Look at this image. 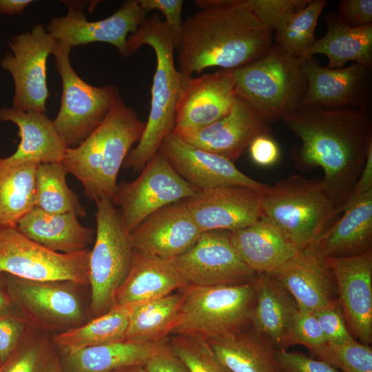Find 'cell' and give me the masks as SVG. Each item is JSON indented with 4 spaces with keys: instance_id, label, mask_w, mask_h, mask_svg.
<instances>
[{
    "instance_id": "cell-1",
    "label": "cell",
    "mask_w": 372,
    "mask_h": 372,
    "mask_svg": "<svg viewBox=\"0 0 372 372\" xmlns=\"http://www.w3.org/2000/svg\"><path fill=\"white\" fill-rule=\"evenodd\" d=\"M281 120L301 142L291 151L294 165L304 172L322 169L324 191L341 214L372 145L370 110L303 104Z\"/></svg>"
},
{
    "instance_id": "cell-2",
    "label": "cell",
    "mask_w": 372,
    "mask_h": 372,
    "mask_svg": "<svg viewBox=\"0 0 372 372\" xmlns=\"http://www.w3.org/2000/svg\"><path fill=\"white\" fill-rule=\"evenodd\" d=\"M200 8L182 24L175 45L178 70L187 77L207 68L235 70L265 55L273 30L264 25L246 0H197Z\"/></svg>"
},
{
    "instance_id": "cell-3",
    "label": "cell",
    "mask_w": 372,
    "mask_h": 372,
    "mask_svg": "<svg viewBox=\"0 0 372 372\" xmlns=\"http://www.w3.org/2000/svg\"><path fill=\"white\" fill-rule=\"evenodd\" d=\"M143 45L154 50L156 67L147 122L138 144L130 151L122 165L135 173L141 172L152 160L163 141L173 132L176 105L188 78L175 67L173 36L158 13L146 17L137 30L129 34L126 57L136 54Z\"/></svg>"
},
{
    "instance_id": "cell-4",
    "label": "cell",
    "mask_w": 372,
    "mask_h": 372,
    "mask_svg": "<svg viewBox=\"0 0 372 372\" xmlns=\"http://www.w3.org/2000/svg\"><path fill=\"white\" fill-rule=\"evenodd\" d=\"M145 127V123L120 96L95 131L79 145L67 148L61 164L82 183L87 198L95 202L112 199L120 168Z\"/></svg>"
},
{
    "instance_id": "cell-5",
    "label": "cell",
    "mask_w": 372,
    "mask_h": 372,
    "mask_svg": "<svg viewBox=\"0 0 372 372\" xmlns=\"http://www.w3.org/2000/svg\"><path fill=\"white\" fill-rule=\"evenodd\" d=\"M259 194L261 217L280 229L299 251L311 245L340 214L319 178L291 175L267 185Z\"/></svg>"
},
{
    "instance_id": "cell-6",
    "label": "cell",
    "mask_w": 372,
    "mask_h": 372,
    "mask_svg": "<svg viewBox=\"0 0 372 372\" xmlns=\"http://www.w3.org/2000/svg\"><path fill=\"white\" fill-rule=\"evenodd\" d=\"M231 72L237 96L269 124L298 108L307 91L300 59L276 43L258 60Z\"/></svg>"
},
{
    "instance_id": "cell-7",
    "label": "cell",
    "mask_w": 372,
    "mask_h": 372,
    "mask_svg": "<svg viewBox=\"0 0 372 372\" xmlns=\"http://www.w3.org/2000/svg\"><path fill=\"white\" fill-rule=\"evenodd\" d=\"M256 289V278L231 285H187L180 289L183 301L171 335L208 341L243 331L249 324Z\"/></svg>"
},
{
    "instance_id": "cell-8",
    "label": "cell",
    "mask_w": 372,
    "mask_h": 372,
    "mask_svg": "<svg viewBox=\"0 0 372 372\" xmlns=\"http://www.w3.org/2000/svg\"><path fill=\"white\" fill-rule=\"evenodd\" d=\"M96 205V238L88 266L92 318L106 313L116 304L117 290L129 273L133 255L129 234L112 200L101 198Z\"/></svg>"
},
{
    "instance_id": "cell-9",
    "label": "cell",
    "mask_w": 372,
    "mask_h": 372,
    "mask_svg": "<svg viewBox=\"0 0 372 372\" xmlns=\"http://www.w3.org/2000/svg\"><path fill=\"white\" fill-rule=\"evenodd\" d=\"M72 48L56 41L52 53L62 83L60 109L52 121L68 147L79 145L95 131L121 96L114 85L98 87L84 81L71 65Z\"/></svg>"
},
{
    "instance_id": "cell-10",
    "label": "cell",
    "mask_w": 372,
    "mask_h": 372,
    "mask_svg": "<svg viewBox=\"0 0 372 372\" xmlns=\"http://www.w3.org/2000/svg\"><path fill=\"white\" fill-rule=\"evenodd\" d=\"M90 250L53 251L23 235L17 227L0 226V273L34 281L88 283Z\"/></svg>"
},
{
    "instance_id": "cell-11",
    "label": "cell",
    "mask_w": 372,
    "mask_h": 372,
    "mask_svg": "<svg viewBox=\"0 0 372 372\" xmlns=\"http://www.w3.org/2000/svg\"><path fill=\"white\" fill-rule=\"evenodd\" d=\"M198 192L177 174L158 151L135 180L118 185L112 201L119 207L122 224L130 234L154 211Z\"/></svg>"
},
{
    "instance_id": "cell-12",
    "label": "cell",
    "mask_w": 372,
    "mask_h": 372,
    "mask_svg": "<svg viewBox=\"0 0 372 372\" xmlns=\"http://www.w3.org/2000/svg\"><path fill=\"white\" fill-rule=\"evenodd\" d=\"M13 305L29 324L59 333L85 323L86 313L70 281H34L6 274Z\"/></svg>"
},
{
    "instance_id": "cell-13",
    "label": "cell",
    "mask_w": 372,
    "mask_h": 372,
    "mask_svg": "<svg viewBox=\"0 0 372 372\" xmlns=\"http://www.w3.org/2000/svg\"><path fill=\"white\" fill-rule=\"evenodd\" d=\"M56 40L43 24L19 34L9 42L11 52L0 61V65L12 76L14 92L12 107L45 114L49 97L47 85V59Z\"/></svg>"
},
{
    "instance_id": "cell-14",
    "label": "cell",
    "mask_w": 372,
    "mask_h": 372,
    "mask_svg": "<svg viewBox=\"0 0 372 372\" xmlns=\"http://www.w3.org/2000/svg\"><path fill=\"white\" fill-rule=\"evenodd\" d=\"M172 260L187 285H238L258 276L242 261L226 230L203 232L190 249Z\"/></svg>"
},
{
    "instance_id": "cell-15",
    "label": "cell",
    "mask_w": 372,
    "mask_h": 372,
    "mask_svg": "<svg viewBox=\"0 0 372 372\" xmlns=\"http://www.w3.org/2000/svg\"><path fill=\"white\" fill-rule=\"evenodd\" d=\"M68 11L65 16L52 18L45 26L56 41L72 48L94 42L115 46L126 57L128 34L134 33L149 12L138 0H126L111 16L96 21H89L83 12L86 3L63 1Z\"/></svg>"
},
{
    "instance_id": "cell-16",
    "label": "cell",
    "mask_w": 372,
    "mask_h": 372,
    "mask_svg": "<svg viewBox=\"0 0 372 372\" xmlns=\"http://www.w3.org/2000/svg\"><path fill=\"white\" fill-rule=\"evenodd\" d=\"M300 60L307 82L302 105L315 104L331 110L371 109V70L355 63L345 68H324L313 56Z\"/></svg>"
},
{
    "instance_id": "cell-17",
    "label": "cell",
    "mask_w": 372,
    "mask_h": 372,
    "mask_svg": "<svg viewBox=\"0 0 372 372\" xmlns=\"http://www.w3.org/2000/svg\"><path fill=\"white\" fill-rule=\"evenodd\" d=\"M236 96L231 70L188 77L176 105L172 133L180 135L211 125L229 112Z\"/></svg>"
},
{
    "instance_id": "cell-18",
    "label": "cell",
    "mask_w": 372,
    "mask_h": 372,
    "mask_svg": "<svg viewBox=\"0 0 372 372\" xmlns=\"http://www.w3.org/2000/svg\"><path fill=\"white\" fill-rule=\"evenodd\" d=\"M158 151L198 191L228 185L261 190L267 185L242 173L229 160L189 145L172 132L163 141Z\"/></svg>"
},
{
    "instance_id": "cell-19",
    "label": "cell",
    "mask_w": 372,
    "mask_h": 372,
    "mask_svg": "<svg viewBox=\"0 0 372 372\" xmlns=\"http://www.w3.org/2000/svg\"><path fill=\"white\" fill-rule=\"evenodd\" d=\"M332 269L338 300L353 338L372 341V251L364 254L324 259Z\"/></svg>"
},
{
    "instance_id": "cell-20",
    "label": "cell",
    "mask_w": 372,
    "mask_h": 372,
    "mask_svg": "<svg viewBox=\"0 0 372 372\" xmlns=\"http://www.w3.org/2000/svg\"><path fill=\"white\" fill-rule=\"evenodd\" d=\"M259 191L241 185L222 186L198 191L183 202L202 232L233 231L261 218Z\"/></svg>"
},
{
    "instance_id": "cell-21",
    "label": "cell",
    "mask_w": 372,
    "mask_h": 372,
    "mask_svg": "<svg viewBox=\"0 0 372 372\" xmlns=\"http://www.w3.org/2000/svg\"><path fill=\"white\" fill-rule=\"evenodd\" d=\"M202 233L181 200L148 216L129 234V239L136 251L172 260L190 249Z\"/></svg>"
},
{
    "instance_id": "cell-22",
    "label": "cell",
    "mask_w": 372,
    "mask_h": 372,
    "mask_svg": "<svg viewBox=\"0 0 372 372\" xmlns=\"http://www.w3.org/2000/svg\"><path fill=\"white\" fill-rule=\"evenodd\" d=\"M265 134L271 135L269 123L237 96L224 117L198 131L177 136L189 145L234 163L256 137Z\"/></svg>"
},
{
    "instance_id": "cell-23",
    "label": "cell",
    "mask_w": 372,
    "mask_h": 372,
    "mask_svg": "<svg viewBox=\"0 0 372 372\" xmlns=\"http://www.w3.org/2000/svg\"><path fill=\"white\" fill-rule=\"evenodd\" d=\"M269 274L289 292L300 312L313 313L338 300L336 281L332 269L324 259L307 248Z\"/></svg>"
},
{
    "instance_id": "cell-24",
    "label": "cell",
    "mask_w": 372,
    "mask_h": 372,
    "mask_svg": "<svg viewBox=\"0 0 372 372\" xmlns=\"http://www.w3.org/2000/svg\"><path fill=\"white\" fill-rule=\"evenodd\" d=\"M342 213L307 247L322 259L352 257L372 251V190L346 205Z\"/></svg>"
},
{
    "instance_id": "cell-25",
    "label": "cell",
    "mask_w": 372,
    "mask_h": 372,
    "mask_svg": "<svg viewBox=\"0 0 372 372\" xmlns=\"http://www.w3.org/2000/svg\"><path fill=\"white\" fill-rule=\"evenodd\" d=\"M229 235L242 261L257 274L276 271L300 252L280 229L263 217L229 231Z\"/></svg>"
},
{
    "instance_id": "cell-26",
    "label": "cell",
    "mask_w": 372,
    "mask_h": 372,
    "mask_svg": "<svg viewBox=\"0 0 372 372\" xmlns=\"http://www.w3.org/2000/svg\"><path fill=\"white\" fill-rule=\"evenodd\" d=\"M0 121L19 128L21 141L17 150L6 157L12 163H61L68 147L45 114L12 107L0 108Z\"/></svg>"
},
{
    "instance_id": "cell-27",
    "label": "cell",
    "mask_w": 372,
    "mask_h": 372,
    "mask_svg": "<svg viewBox=\"0 0 372 372\" xmlns=\"http://www.w3.org/2000/svg\"><path fill=\"white\" fill-rule=\"evenodd\" d=\"M173 260L133 249L129 273L117 290L116 304L134 305L167 296L187 286Z\"/></svg>"
},
{
    "instance_id": "cell-28",
    "label": "cell",
    "mask_w": 372,
    "mask_h": 372,
    "mask_svg": "<svg viewBox=\"0 0 372 372\" xmlns=\"http://www.w3.org/2000/svg\"><path fill=\"white\" fill-rule=\"evenodd\" d=\"M256 298L249 316L252 331L282 349L299 311L289 292L273 276L258 274Z\"/></svg>"
},
{
    "instance_id": "cell-29",
    "label": "cell",
    "mask_w": 372,
    "mask_h": 372,
    "mask_svg": "<svg viewBox=\"0 0 372 372\" xmlns=\"http://www.w3.org/2000/svg\"><path fill=\"white\" fill-rule=\"evenodd\" d=\"M26 237L55 252L74 254L87 249L95 231L82 225L72 213L53 214L34 207L18 223Z\"/></svg>"
},
{
    "instance_id": "cell-30",
    "label": "cell",
    "mask_w": 372,
    "mask_h": 372,
    "mask_svg": "<svg viewBox=\"0 0 372 372\" xmlns=\"http://www.w3.org/2000/svg\"><path fill=\"white\" fill-rule=\"evenodd\" d=\"M326 34L317 39L303 57L321 54L329 59L328 68H343L349 61L372 68V24L353 28L343 23L336 12L324 14Z\"/></svg>"
},
{
    "instance_id": "cell-31",
    "label": "cell",
    "mask_w": 372,
    "mask_h": 372,
    "mask_svg": "<svg viewBox=\"0 0 372 372\" xmlns=\"http://www.w3.org/2000/svg\"><path fill=\"white\" fill-rule=\"evenodd\" d=\"M165 340L137 343L125 340L85 348L64 354V369L65 372H112L124 367L143 366Z\"/></svg>"
},
{
    "instance_id": "cell-32",
    "label": "cell",
    "mask_w": 372,
    "mask_h": 372,
    "mask_svg": "<svg viewBox=\"0 0 372 372\" xmlns=\"http://www.w3.org/2000/svg\"><path fill=\"white\" fill-rule=\"evenodd\" d=\"M219 361L231 372H280L275 346L253 331L207 341Z\"/></svg>"
},
{
    "instance_id": "cell-33",
    "label": "cell",
    "mask_w": 372,
    "mask_h": 372,
    "mask_svg": "<svg viewBox=\"0 0 372 372\" xmlns=\"http://www.w3.org/2000/svg\"><path fill=\"white\" fill-rule=\"evenodd\" d=\"M38 165L12 163L0 156V226L17 227L35 207Z\"/></svg>"
},
{
    "instance_id": "cell-34",
    "label": "cell",
    "mask_w": 372,
    "mask_h": 372,
    "mask_svg": "<svg viewBox=\"0 0 372 372\" xmlns=\"http://www.w3.org/2000/svg\"><path fill=\"white\" fill-rule=\"evenodd\" d=\"M130 309V305L115 304L83 324L56 333L53 335V340L63 355L125 340Z\"/></svg>"
},
{
    "instance_id": "cell-35",
    "label": "cell",
    "mask_w": 372,
    "mask_h": 372,
    "mask_svg": "<svg viewBox=\"0 0 372 372\" xmlns=\"http://www.w3.org/2000/svg\"><path fill=\"white\" fill-rule=\"evenodd\" d=\"M183 301L178 293L130 305L125 340L157 343L167 339L176 322Z\"/></svg>"
},
{
    "instance_id": "cell-36",
    "label": "cell",
    "mask_w": 372,
    "mask_h": 372,
    "mask_svg": "<svg viewBox=\"0 0 372 372\" xmlns=\"http://www.w3.org/2000/svg\"><path fill=\"white\" fill-rule=\"evenodd\" d=\"M51 333L28 325L0 372H65Z\"/></svg>"
},
{
    "instance_id": "cell-37",
    "label": "cell",
    "mask_w": 372,
    "mask_h": 372,
    "mask_svg": "<svg viewBox=\"0 0 372 372\" xmlns=\"http://www.w3.org/2000/svg\"><path fill=\"white\" fill-rule=\"evenodd\" d=\"M68 174L61 163L38 165L34 207L48 213H72L77 217L86 215L79 196L67 185Z\"/></svg>"
},
{
    "instance_id": "cell-38",
    "label": "cell",
    "mask_w": 372,
    "mask_h": 372,
    "mask_svg": "<svg viewBox=\"0 0 372 372\" xmlns=\"http://www.w3.org/2000/svg\"><path fill=\"white\" fill-rule=\"evenodd\" d=\"M327 3V0H310L290 14L275 30V43L294 58L303 57L317 40L316 27Z\"/></svg>"
},
{
    "instance_id": "cell-39",
    "label": "cell",
    "mask_w": 372,
    "mask_h": 372,
    "mask_svg": "<svg viewBox=\"0 0 372 372\" xmlns=\"http://www.w3.org/2000/svg\"><path fill=\"white\" fill-rule=\"evenodd\" d=\"M315 354L342 372H372L371 346L355 339L340 344L327 342Z\"/></svg>"
},
{
    "instance_id": "cell-40",
    "label": "cell",
    "mask_w": 372,
    "mask_h": 372,
    "mask_svg": "<svg viewBox=\"0 0 372 372\" xmlns=\"http://www.w3.org/2000/svg\"><path fill=\"white\" fill-rule=\"evenodd\" d=\"M169 342L189 372H231L219 361L206 340L174 335Z\"/></svg>"
},
{
    "instance_id": "cell-41",
    "label": "cell",
    "mask_w": 372,
    "mask_h": 372,
    "mask_svg": "<svg viewBox=\"0 0 372 372\" xmlns=\"http://www.w3.org/2000/svg\"><path fill=\"white\" fill-rule=\"evenodd\" d=\"M327 342L314 314L298 311L282 349H286L293 344H302L315 354Z\"/></svg>"
},
{
    "instance_id": "cell-42",
    "label": "cell",
    "mask_w": 372,
    "mask_h": 372,
    "mask_svg": "<svg viewBox=\"0 0 372 372\" xmlns=\"http://www.w3.org/2000/svg\"><path fill=\"white\" fill-rule=\"evenodd\" d=\"M310 0H246L261 22L275 30L292 12L304 8Z\"/></svg>"
},
{
    "instance_id": "cell-43",
    "label": "cell",
    "mask_w": 372,
    "mask_h": 372,
    "mask_svg": "<svg viewBox=\"0 0 372 372\" xmlns=\"http://www.w3.org/2000/svg\"><path fill=\"white\" fill-rule=\"evenodd\" d=\"M29 324L14 305L0 311V364L16 349Z\"/></svg>"
},
{
    "instance_id": "cell-44",
    "label": "cell",
    "mask_w": 372,
    "mask_h": 372,
    "mask_svg": "<svg viewBox=\"0 0 372 372\" xmlns=\"http://www.w3.org/2000/svg\"><path fill=\"white\" fill-rule=\"evenodd\" d=\"M313 313L327 342L340 344L354 339L348 329L338 300Z\"/></svg>"
},
{
    "instance_id": "cell-45",
    "label": "cell",
    "mask_w": 372,
    "mask_h": 372,
    "mask_svg": "<svg viewBox=\"0 0 372 372\" xmlns=\"http://www.w3.org/2000/svg\"><path fill=\"white\" fill-rule=\"evenodd\" d=\"M274 358L281 372H342L321 360H317L285 349H276Z\"/></svg>"
},
{
    "instance_id": "cell-46",
    "label": "cell",
    "mask_w": 372,
    "mask_h": 372,
    "mask_svg": "<svg viewBox=\"0 0 372 372\" xmlns=\"http://www.w3.org/2000/svg\"><path fill=\"white\" fill-rule=\"evenodd\" d=\"M147 11L157 10L165 17V23L169 28L174 39V47L180 33L183 20L182 0H138Z\"/></svg>"
},
{
    "instance_id": "cell-47",
    "label": "cell",
    "mask_w": 372,
    "mask_h": 372,
    "mask_svg": "<svg viewBox=\"0 0 372 372\" xmlns=\"http://www.w3.org/2000/svg\"><path fill=\"white\" fill-rule=\"evenodd\" d=\"M336 14L343 23L353 28L372 24V1L342 0Z\"/></svg>"
},
{
    "instance_id": "cell-48",
    "label": "cell",
    "mask_w": 372,
    "mask_h": 372,
    "mask_svg": "<svg viewBox=\"0 0 372 372\" xmlns=\"http://www.w3.org/2000/svg\"><path fill=\"white\" fill-rule=\"evenodd\" d=\"M145 372H189L185 363L174 352L165 340L143 366Z\"/></svg>"
},
{
    "instance_id": "cell-49",
    "label": "cell",
    "mask_w": 372,
    "mask_h": 372,
    "mask_svg": "<svg viewBox=\"0 0 372 372\" xmlns=\"http://www.w3.org/2000/svg\"><path fill=\"white\" fill-rule=\"evenodd\" d=\"M249 150L252 161L262 167L274 165L280 156V148L271 135L256 137L249 146Z\"/></svg>"
},
{
    "instance_id": "cell-50",
    "label": "cell",
    "mask_w": 372,
    "mask_h": 372,
    "mask_svg": "<svg viewBox=\"0 0 372 372\" xmlns=\"http://www.w3.org/2000/svg\"><path fill=\"white\" fill-rule=\"evenodd\" d=\"M371 190H372V145L370 146L368 150L365 163L362 169V171L355 184V186L352 192V194L346 205L353 201L354 200L357 199L360 196H362L363 194Z\"/></svg>"
},
{
    "instance_id": "cell-51",
    "label": "cell",
    "mask_w": 372,
    "mask_h": 372,
    "mask_svg": "<svg viewBox=\"0 0 372 372\" xmlns=\"http://www.w3.org/2000/svg\"><path fill=\"white\" fill-rule=\"evenodd\" d=\"M32 2L31 0H0V14H20Z\"/></svg>"
},
{
    "instance_id": "cell-52",
    "label": "cell",
    "mask_w": 372,
    "mask_h": 372,
    "mask_svg": "<svg viewBox=\"0 0 372 372\" xmlns=\"http://www.w3.org/2000/svg\"><path fill=\"white\" fill-rule=\"evenodd\" d=\"M13 306L10 296L6 279V274L0 273V311Z\"/></svg>"
},
{
    "instance_id": "cell-53",
    "label": "cell",
    "mask_w": 372,
    "mask_h": 372,
    "mask_svg": "<svg viewBox=\"0 0 372 372\" xmlns=\"http://www.w3.org/2000/svg\"><path fill=\"white\" fill-rule=\"evenodd\" d=\"M112 372H145L143 366H134L121 368L117 370H115Z\"/></svg>"
},
{
    "instance_id": "cell-54",
    "label": "cell",
    "mask_w": 372,
    "mask_h": 372,
    "mask_svg": "<svg viewBox=\"0 0 372 372\" xmlns=\"http://www.w3.org/2000/svg\"><path fill=\"white\" fill-rule=\"evenodd\" d=\"M0 365H1V364H0Z\"/></svg>"
},
{
    "instance_id": "cell-55",
    "label": "cell",
    "mask_w": 372,
    "mask_h": 372,
    "mask_svg": "<svg viewBox=\"0 0 372 372\" xmlns=\"http://www.w3.org/2000/svg\"><path fill=\"white\" fill-rule=\"evenodd\" d=\"M280 372H281V371H280Z\"/></svg>"
}]
</instances>
